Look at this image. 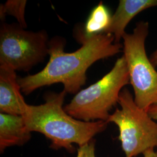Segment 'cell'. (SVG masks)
<instances>
[{
	"label": "cell",
	"instance_id": "cell-13",
	"mask_svg": "<svg viewBox=\"0 0 157 157\" xmlns=\"http://www.w3.org/2000/svg\"><path fill=\"white\" fill-rule=\"evenodd\" d=\"M147 112L152 119L157 121V104L151 105L148 109Z\"/></svg>",
	"mask_w": 157,
	"mask_h": 157
},
{
	"label": "cell",
	"instance_id": "cell-10",
	"mask_svg": "<svg viewBox=\"0 0 157 157\" xmlns=\"http://www.w3.org/2000/svg\"><path fill=\"white\" fill-rule=\"evenodd\" d=\"M111 17L108 9L101 1L91 12L83 27L84 33L88 36L103 33L108 28Z\"/></svg>",
	"mask_w": 157,
	"mask_h": 157
},
{
	"label": "cell",
	"instance_id": "cell-3",
	"mask_svg": "<svg viewBox=\"0 0 157 157\" xmlns=\"http://www.w3.org/2000/svg\"><path fill=\"white\" fill-rule=\"evenodd\" d=\"M128 84L129 71L123 56L100 80L76 93L64 109L78 120L107 122L109 111L118 103L121 91Z\"/></svg>",
	"mask_w": 157,
	"mask_h": 157
},
{
	"label": "cell",
	"instance_id": "cell-9",
	"mask_svg": "<svg viewBox=\"0 0 157 157\" xmlns=\"http://www.w3.org/2000/svg\"><path fill=\"white\" fill-rule=\"evenodd\" d=\"M31 138L22 116L0 113V151L14 146H22Z\"/></svg>",
	"mask_w": 157,
	"mask_h": 157
},
{
	"label": "cell",
	"instance_id": "cell-6",
	"mask_svg": "<svg viewBox=\"0 0 157 157\" xmlns=\"http://www.w3.org/2000/svg\"><path fill=\"white\" fill-rule=\"evenodd\" d=\"M49 41L45 30L28 31L18 23L1 22L0 65L29 71L48 55Z\"/></svg>",
	"mask_w": 157,
	"mask_h": 157
},
{
	"label": "cell",
	"instance_id": "cell-12",
	"mask_svg": "<svg viewBox=\"0 0 157 157\" xmlns=\"http://www.w3.org/2000/svg\"><path fill=\"white\" fill-rule=\"evenodd\" d=\"M76 157H95V140L93 139L88 143L78 147Z\"/></svg>",
	"mask_w": 157,
	"mask_h": 157
},
{
	"label": "cell",
	"instance_id": "cell-14",
	"mask_svg": "<svg viewBox=\"0 0 157 157\" xmlns=\"http://www.w3.org/2000/svg\"><path fill=\"white\" fill-rule=\"evenodd\" d=\"M143 154L144 157H157V150H155V149H149Z\"/></svg>",
	"mask_w": 157,
	"mask_h": 157
},
{
	"label": "cell",
	"instance_id": "cell-5",
	"mask_svg": "<svg viewBox=\"0 0 157 157\" xmlns=\"http://www.w3.org/2000/svg\"><path fill=\"white\" fill-rule=\"evenodd\" d=\"M149 24L137 23L132 33L123 36L124 56L129 71L130 83L135 93V103L147 111L157 104V71L148 58L145 41L148 34Z\"/></svg>",
	"mask_w": 157,
	"mask_h": 157
},
{
	"label": "cell",
	"instance_id": "cell-8",
	"mask_svg": "<svg viewBox=\"0 0 157 157\" xmlns=\"http://www.w3.org/2000/svg\"><path fill=\"white\" fill-rule=\"evenodd\" d=\"M157 6V0H120L108 28L103 33L111 34L115 43H119L132 19L141 12Z\"/></svg>",
	"mask_w": 157,
	"mask_h": 157
},
{
	"label": "cell",
	"instance_id": "cell-4",
	"mask_svg": "<svg viewBox=\"0 0 157 157\" xmlns=\"http://www.w3.org/2000/svg\"><path fill=\"white\" fill-rule=\"evenodd\" d=\"M121 108L110 115L107 122L118 126V139L126 157H135L149 149L157 148V123L146 110L138 107L127 88L121 91Z\"/></svg>",
	"mask_w": 157,
	"mask_h": 157
},
{
	"label": "cell",
	"instance_id": "cell-11",
	"mask_svg": "<svg viewBox=\"0 0 157 157\" xmlns=\"http://www.w3.org/2000/svg\"><path fill=\"white\" fill-rule=\"evenodd\" d=\"M27 4L26 0H8L4 4L0 6V18L1 22H4L6 15L16 18L17 23L23 28H27L25 20V9Z\"/></svg>",
	"mask_w": 157,
	"mask_h": 157
},
{
	"label": "cell",
	"instance_id": "cell-2",
	"mask_svg": "<svg viewBox=\"0 0 157 157\" xmlns=\"http://www.w3.org/2000/svg\"><path fill=\"white\" fill-rule=\"evenodd\" d=\"M67 92L48 93L45 102L38 105L28 104L22 115L29 130L39 132L51 141L50 147L65 148L74 152L73 144L78 147L88 143L95 135L107 128V122H84L69 115L63 107Z\"/></svg>",
	"mask_w": 157,
	"mask_h": 157
},
{
	"label": "cell",
	"instance_id": "cell-7",
	"mask_svg": "<svg viewBox=\"0 0 157 157\" xmlns=\"http://www.w3.org/2000/svg\"><path fill=\"white\" fill-rule=\"evenodd\" d=\"M16 71L0 65V111L13 115L22 116L28 104L21 94Z\"/></svg>",
	"mask_w": 157,
	"mask_h": 157
},
{
	"label": "cell",
	"instance_id": "cell-15",
	"mask_svg": "<svg viewBox=\"0 0 157 157\" xmlns=\"http://www.w3.org/2000/svg\"><path fill=\"white\" fill-rule=\"evenodd\" d=\"M150 59L154 67H157V48L152 53Z\"/></svg>",
	"mask_w": 157,
	"mask_h": 157
},
{
	"label": "cell",
	"instance_id": "cell-1",
	"mask_svg": "<svg viewBox=\"0 0 157 157\" xmlns=\"http://www.w3.org/2000/svg\"><path fill=\"white\" fill-rule=\"evenodd\" d=\"M76 39L82 45L78 50L64 51L65 40L56 36L48 44L49 61L39 72L17 78L21 91L29 95L43 86L62 83L67 93L76 94L86 84L88 69L95 62L121 52L123 45L115 43L111 34H97L88 36L82 26L75 30Z\"/></svg>",
	"mask_w": 157,
	"mask_h": 157
}]
</instances>
